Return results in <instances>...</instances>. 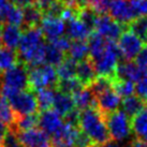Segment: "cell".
I'll list each match as a JSON object with an SVG mask.
<instances>
[{"instance_id":"1","label":"cell","mask_w":147,"mask_h":147,"mask_svg":"<svg viewBox=\"0 0 147 147\" xmlns=\"http://www.w3.org/2000/svg\"><path fill=\"white\" fill-rule=\"evenodd\" d=\"M45 46L46 43L40 27L26 28L17 49L20 62L28 69L45 65Z\"/></svg>"},{"instance_id":"2","label":"cell","mask_w":147,"mask_h":147,"mask_svg":"<svg viewBox=\"0 0 147 147\" xmlns=\"http://www.w3.org/2000/svg\"><path fill=\"white\" fill-rule=\"evenodd\" d=\"M78 127L97 146L103 145L112 140L106 126L105 116L98 107L80 111Z\"/></svg>"},{"instance_id":"3","label":"cell","mask_w":147,"mask_h":147,"mask_svg":"<svg viewBox=\"0 0 147 147\" xmlns=\"http://www.w3.org/2000/svg\"><path fill=\"white\" fill-rule=\"evenodd\" d=\"M59 83L56 68L51 65H42L28 69V85L33 92L44 88L56 89Z\"/></svg>"},{"instance_id":"4","label":"cell","mask_w":147,"mask_h":147,"mask_svg":"<svg viewBox=\"0 0 147 147\" xmlns=\"http://www.w3.org/2000/svg\"><path fill=\"white\" fill-rule=\"evenodd\" d=\"M121 58L120 51L116 42L107 41L105 51L97 59L91 60L98 76H110L115 78L116 69Z\"/></svg>"},{"instance_id":"5","label":"cell","mask_w":147,"mask_h":147,"mask_svg":"<svg viewBox=\"0 0 147 147\" xmlns=\"http://www.w3.org/2000/svg\"><path fill=\"white\" fill-rule=\"evenodd\" d=\"M7 100L15 116H25L39 113L36 94L30 89L15 91L9 96Z\"/></svg>"},{"instance_id":"6","label":"cell","mask_w":147,"mask_h":147,"mask_svg":"<svg viewBox=\"0 0 147 147\" xmlns=\"http://www.w3.org/2000/svg\"><path fill=\"white\" fill-rule=\"evenodd\" d=\"M104 116L111 139L118 142L128 138L131 133V119L123 110H117Z\"/></svg>"},{"instance_id":"7","label":"cell","mask_w":147,"mask_h":147,"mask_svg":"<svg viewBox=\"0 0 147 147\" xmlns=\"http://www.w3.org/2000/svg\"><path fill=\"white\" fill-rule=\"evenodd\" d=\"M0 83L4 87L17 91L28 89V68L18 62L0 75Z\"/></svg>"},{"instance_id":"8","label":"cell","mask_w":147,"mask_h":147,"mask_svg":"<svg viewBox=\"0 0 147 147\" xmlns=\"http://www.w3.org/2000/svg\"><path fill=\"white\" fill-rule=\"evenodd\" d=\"M123 27L125 26L116 22L109 14H102L97 16L94 30L99 36L104 38L106 41L115 42L116 40L118 41L120 36L123 34Z\"/></svg>"},{"instance_id":"9","label":"cell","mask_w":147,"mask_h":147,"mask_svg":"<svg viewBox=\"0 0 147 147\" xmlns=\"http://www.w3.org/2000/svg\"><path fill=\"white\" fill-rule=\"evenodd\" d=\"M144 44L145 43L130 30H125L117 43L121 58L127 61H133L141 52Z\"/></svg>"},{"instance_id":"10","label":"cell","mask_w":147,"mask_h":147,"mask_svg":"<svg viewBox=\"0 0 147 147\" xmlns=\"http://www.w3.org/2000/svg\"><path fill=\"white\" fill-rule=\"evenodd\" d=\"M40 29L49 42H53L59 38L63 37L65 32V23L62 21L61 17L51 16V15H43Z\"/></svg>"},{"instance_id":"11","label":"cell","mask_w":147,"mask_h":147,"mask_svg":"<svg viewBox=\"0 0 147 147\" xmlns=\"http://www.w3.org/2000/svg\"><path fill=\"white\" fill-rule=\"evenodd\" d=\"M109 14L123 26H129L135 18L129 0H110Z\"/></svg>"},{"instance_id":"12","label":"cell","mask_w":147,"mask_h":147,"mask_svg":"<svg viewBox=\"0 0 147 147\" xmlns=\"http://www.w3.org/2000/svg\"><path fill=\"white\" fill-rule=\"evenodd\" d=\"M17 135L24 147H53L51 138L40 128L23 131Z\"/></svg>"},{"instance_id":"13","label":"cell","mask_w":147,"mask_h":147,"mask_svg":"<svg viewBox=\"0 0 147 147\" xmlns=\"http://www.w3.org/2000/svg\"><path fill=\"white\" fill-rule=\"evenodd\" d=\"M62 125H63V119H61V116L53 109L39 113L38 126L49 138H52L61 128Z\"/></svg>"},{"instance_id":"14","label":"cell","mask_w":147,"mask_h":147,"mask_svg":"<svg viewBox=\"0 0 147 147\" xmlns=\"http://www.w3.org/2000/svg\"><path fill=\"white\" fill-rule=\"evenodd\" d=\"M65 32L71 41H86L91 36L92 29L76 16L65 23Z\"/></svg>"},{"instance_id":"15","label":"cell","mask_w":147,"mask_h":147,"mask_svg":"<svg viewBox=\"0 0 147 147\" xmlns=\"http://www.w3.org/2000/svg\"><path fill=\"white\" fill-rule=\"evenodd\" d=\"M80 128L63 123L62 127L51 138L53 147H73Z\"/></svg>"},{"instance_id":"16","label":"cell","mask_w":147,"mask_h":147,"mask_svg":"<svg viewBox=\"0 0 147 147\" xmlns=\"http://www.w3.org/2000/svg\"><path fill=\"white\" fill-rule=\"evenodd\" d=\"M142 74H143V69H141L139 65L135 63V61L123 60L119 62L118 67L116 69L115 78L136 83L142 78Z\"/></svg>"},{"instance_id":"17","label":"cell","mask_w":147,"mask_h":147,"mask_svg":"<svg viewBox=\"0 0 147 147\" xmlns=\"http://www.w3.org/2000/svg\"><path fill=\"white\" fill-rule=\"evenodd\" d=\"M96 98H97L98 109L104 115L117 111L119 105H121V98L116 94V91L113 88L100 94Z\"/></svg>"},{"instance_id":"18","label":"cell","mask_w":147,"mask_h":147,"mask_svg":"<svg viewBox=\"0 0 147 147\" xmlns=\"http://www.w3.org/2000/svg\"><path fill=\"white\" fill-rule=\"evenodd\" d=\"M97 72L94 69V65L89 58H87L83 61L78 62L76 65V78L82 83L84 87H88L97 78Z\"/></svg>"},{"instance_id":"19","label":"cell","mask_w":147,"mask_h":147,"mask_svg":"<svg viewBox=\"0 0 147 147\" xmlns=\"http://www.w3.org/2000/svg\"><path fill=\"white\" fill-rule=\"evenodd\" d=\"M75 107L78 111H84L90 107H98L97 98L89 87H83L82 89L72 94Z\"/></svg>"},{"instance_id":"20","label":"cell","mask_w":147,"mask_h":147,"mask_svg":"<svg viewBox=\"0 0 147 147\" xmlns=\"http://www.w3.org/2000/svg\"><path fill=\"white\" fill-rule=\"evenodd\" d=\"M23 30L22 27L5 24L2 27V44L10 49H17L21 42Z\"/></svg>"},{"instance_id":"21","label":"cell","mask_w":147,"mask_h":147,"mask_svg":"<svg viewBox=\"0 0 147 147\" xmlns=\"http://www.w3.org/2000/svg\"><path fill=\"white\" fill-rule=\"evenodd\" d=\"M75 109L76 107H75L73 98H72L71 94L56 90L53 103V110L56 111L60 116L65 117L68 113H70L71 111L75 110Z\"/></svg>"},{"instance_id":"22","label":"cell","mask_w":147,"mask_h":147,"mask_svg":"<svg viewBox=\"0 0 147 147\" xmlns=\"http://www.w3.org/2000/svg\"><path fill=\"white\" fill-rule=\"evenodd\" d=\"M131 131L138 139L147 142V106L131 118Z\"/></svg>"},{"instance_id":"23","label":"cell","mask_w":147,"mask_h":147,"mask_svg":"<svg viewBox=\"0 0 147 147\" xmlns=\"http://www.w3.org/2000/svg\"><path fill=\"white\" fill-rule=\"evenodd\" d=\"M147 106V103L141 99L139 96L132 94L130 97L123 98L121 101V107L123 111L128 115L129 118H132L133 116L139 114L142 110H144Z\"/></svg>"},{"instance_id":"24","label":"cell","mask_w":147,"mask_h":147,"mask_svg":"<svg viewBox=\"0 0 147 147\" xmlns=\"http://www.w3.org/2000/svg\"><path fill=\"white\" fill-rule=\"evenodd\" d=\"M87 44H88V49H89V59L94 60L99 56H101L103 52L105 51L107 41L101 36H99L98 33L92 32L87 40Z\"/></svg>"},{"instance_id":"25","label":"cell","mask_w":147,"mask_h":147,"mask_svg":"<svg viewBox=\"0 0 147 147\" xmlns=\"http://www.w3.org/2000/svg\"><path fill=\"white\" fill-rule=\"evenodd\" d=\"M20 62L17 52L5 46H0V75Z\"/></svg>"},{"instance_id":"26","label":"cell","mask_w":147,"mask_h":147,"mask_svg":"<svg viewBox=\"0 0 147 147\" xmlns=\"http://www.w3.org/2000/svg\"><path fill=\"white\" fill-rule=\"evenodd\" d=\"M68 56L75 62L83 61L89 56V49L86 41H72L71 46L68 51Z\"/></svg>"},{"instance_id":"27","label":"cell","mask_w":147,"mask_h":147,"mask_svg":"<svg viewBox=\"0 0 147 147\" xmlns=\"http://www.w3.org/2000/svg\"><path fill=\"white\" fill-rule=\"evenodd\" d=\"M36 97H37L38 106H39V112H43V111H47L53 109L54 98H55V94H56V89L53 88H44L34 92Z\"/></svg>"},{"instance_id":"28","label":"cell","mask_w":147,"mask_h":147,"mask_svg":"<svg viewBox=\"0 0 147 147\" xmlns=\"http://www.w3.org/2000/svg\"><path fill=\"white\" fill-rule=\"evenodd\" d=\"M23 10H24V25L26 26V28L38 27V25H40L43 18V13L36 7V4L23 8Z\"/></svg>"},{"instance_id":"29","label":"cell","mask_w":147,"mask_h":147,"mask_svg":"<svg viewBox=\"0 0 147 147\" xmlns=\"http://www.w3.org/2000/svg\"><path fill=\"white\" fill-rule=\"evenodd\" d=\"M76 65H78V62L70 59L69 57H65L63 61L56 67L59 81L75 78L76 76Z\"/></svg>"},{"instance_id":"30","label":"cell","mask_w":147,"mask_h":147,"mask_svg":"<svg viewBox=\"0 0 147 147\" xmlns=\"http://www.w3.org/2000/svg\"><path fill=\"white\" fill-rule=\"evenodd\" d=\"M67 57L65 54L53 45L52 43H47L45 46V63L51 65L53 67H57L63 61V59Z\"/></svg>"},{"instance_id":"31","label":"cell","mask_w":147,"mask_h":147,"mask_svg":"<svg viewBox=\"0 0 147 147\" xmlns=\"http://www.w3.org/2000/svg\"><path fill=\"white\" fill-rule=\"evenodd\" d=\"M129 30L132 31L135 36L142 40L146 44L147 43V16L136 17L129 24Z\"/></svg>"},{"instance_id":"32","label":"cell","mask_w":147,"mask_h":147,"mask_svg":"<svg viewBox=\"0 0 147 147\" xmlns=\"http://www.w3.org/2000/svg\"><path fill=\"white\" fill-rule=\"evenodd\" d=\"M115 78H110V76H97L94 82L88 86L94 94L97 97L100 94H102L106 90L113 88V84H114Z\"/></svg>"},{"instance_id":"33","label":"cell","mask_w":147,"mask_h":147,"mask_svg":"<svg viewBox=\"0 0 147 147\" xmlns=\"http://www.w3.org/2000/svg\"><path fill=\"white\" fill-rule=\"evenodd\" d=\"M15 119L16 116L11 109L8 100L4 97H0V120L8 128H10L15 123Z\"/></svg>"},{"instance_id":"34","label":"cell","mask_w":147,"mask_h":147,"mask_svg":"<svg viewBox=\"0 0 147 147\" xmlns=\"http://www.w3.org/2000/svg\"><path fill=\"white\" fill-rule=\"evenodd\" d=\"M83 87H84V86L82 85V83L80 82L78 80V78L75 76V78H72L59 81L56 90L72 96V94H74L76 91H78L80 89H82Z\"/></svg>"},{"instance_id":"35","label":"cell","mask_w":147,"mask_h":147,"mask_svg":"<svg viewBox=\"0 0 147 147\" xmlns=\"http://www.w3.org/2000/svg\"><path fill=\"white\" fill-rule=\"evenodd\" d=\"M113 89L116 91L120 98H127L134 94L135 85L134 83L128 82V81H121V80H116L115 78L114 84H113Z\"/></svg>"},{"instance_id":"36","label":"cell","mask_w":147,"mask_h":147,"mask_svg":"<svg viewBox=\"0 0 147 147\" xmlns=\"http://www.w3.org/2000/svg\"><path fill=\"white\" fill-rule=\"evenodd\" d=\"M97 16H98V14L91 8H89L88 5L80 9L78 11V18H80L87 26H89L92 30H94V23H96V20H97Z\"/></svg>"},{"instance_id":"37","label":"cell","mask_w":147,"mask_h":147,"mask_svg":"<svg viewBox=\"0 0 147 147\" xmlns=\"http://www.w3.org/2000/svg\"><path fill=\"white\" fill-rule=\"evenodd\" d=\"M7 24L22 27L24 25V10H23V8L17 7V5H13V8L11 9V11L9 13Z\"/></svg>"},{"instance_id":"38","label":"cell","mask_w":147,"mask_h":147,"mask_svg":"<svg viewBox=\"0 0 147 147\" xmlns=\"http://www.w3.org/2000/svg\"><path fill=\"white\" fill-rule=\"evenodd\" d=\"M0 147H24L21 141L18 139V135L14 130L8 128V131L4 135Z\"/></svg>"},{"instance_id":"39","label":"cell","mask_w":147,"mask_h":147,"mask_svg":"<svg viewBox=\"0 0 147 147\" xmlns=\"http://www.w3.org/2000/svg\"><path fill=\"white\" fill-rule=\"evenodd\" d=\"M135 92L147 103V69H143L142 78L135 83Z\"/></svg>"},{"instance_id":"40","label":"cell","mask_w":147,"mask_h":147,"mask_svg":"<svg viewBox=\"0 0 147 147\" xmlns=\"http://www.w3.org/2000/svg\"><path fill=\"white\" fill-rule=\"evenodd\" d=\"M87 5L92 9L98 15L107 14L109 7H110V0H88Z\"/></svg>"},{"instance_id":"41","label":"cell","mask_w":147,"mask_h":147,"mask_svg":"<svg viewBox=\"0 0 147 147\" xmlns=\"http://www.w3.org/2000/svg\"><path fill=\"white\" fill-rule=\"evenodd\" d=\"M135 18L147 16V0H129Z\"/></svg>"},{"instance_id":"42","label":"cell","mask_w":147,"mask_h":147,"mask_svg":"<svg viewBox=\"0 0 147 147\" xmlns=\"http://www.w3.org/2000/svg\"><path fill=\"white\" fill-rule=\"evenodd\" d=\"M14 4L11 0H0V25H5L8 21L9 13Z\"/></svg>"},{"instance_id":"43","label":"cell","mask_w":147,"mask_h":147,"mask_svg":"<svg viewBox=\"0 0 147 147\" xmlns=\"http://www.w3.org/2000/svg\"><path fill=\"white\" fill-rule=\"evenodd\" d=\"M49 43H52L53 45H55L59 51H61V52H63V53L65 54V53H68L72 41H71L68 37H65V36H63V37L59 38V39H57V40H55V41H53V42H49Z\"/></svg>"},{"instance_id":"44","label":"cell","mask_w":147,"mask_h":147,"mask_svg":"<svg viewBox=\"0 0 147 147\" xmlns=\"http://www.w3.org/2000/svg\"><path fill=\"white\" fill-rule=\"evenodd\" d=\"M135 63L139 65L141 69H147V43L144 44L141 52L134 59Z\"/></svg>"},{"instance_id":"45","label":"cell","mask_w":147,"mask_h":147,"mask_svg":"<svg viewBox=\"0 0 147 147\" xmlns=\"http://www.w3.org/2000/svg\"><path fill=\"white\" fill-rule=\"evenodd\" d=\"M57 0H34V4L42 13L43 15H45L46 13L49 12V10L54 5V3Z\"/></svg>"},{"instance_id":"46","label":"cell","mask_w":147,"mask_h":147,"mask_svg":"<svg viewBox=\"0 0 147 147\" xmlns=\"http://www.w3.org/2000/svg\"><path fill=\"white\" fill-rule=\"evenodd\" d=\"M14 5H17V7H21V8H26L28 5H31V4H34V0H11Z\"/></svg>"},{"instance_id":"47","label":"cell","mask_w":147,"mask_h":147,"mask_svg":"<svg viewBox=\"0 0 147 147\" xmlns=\"http://www.w3.org/2000/svg\"><path fill=\"white\" fill-rule=\"evenodd\" d=\"M129 147H147V142L136 138V139H133L131 141Z\"/></svg>"},{"instance_id":"48","label":"cell","mask_w":147,"mask_h":147,"mask_svg":"<svg viewBox=\"0 0 147 147\" xmlns=\"http://www.w3.org/2000/svg\"><path fill=\"white\" fill-rule=\"evenodd\" d=\"M7 131H8V127L0 120V144L2 142V140H3L4 135L7 133Z\"/></svg>"},{"instance_id":"49","label":"cell","mask_w":147,"mask_h":147,"mask_svg":"<svg viewBox=\"0 0 147 147\" xmlns=\"http://www.w3.org/2000/svg\"><path fill=\"white\" fill-rule=\"evenodd\" d=\"M96 147H123V146H120L117 142H115V141H113V140H111L110 142L103 144V145H100V146H96Z\"/></svg>"},{"instance_id":"50","label":"cell","mask_w":147,"mask_h":147,"mask_svg":"<svg viewBox=\"0 0 147 147\" xmlns=\"http://www.w3.org/2000/svg\"><path fill=\"white\" fill-rule=\"evenodd\" d=\"M2 44V26L0 25V45Z\"/></svg>"},{"instance_id":"51","label":"cell","mask_w":147,"mask_h":147,"mask_svg":"<svg viewBox=\"0 0 147 147\" xmlns=\"http://www.w3.org/2000/svg\"><path fill=\"white\" fill-rule=\"evenodd\" d=\"M63 1H65V2H67V1H68V0H63Z\"/></svg>"}]
</instances>
